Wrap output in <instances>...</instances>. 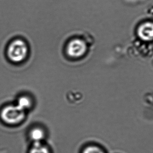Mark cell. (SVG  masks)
I'll return each instance as SVG.
<instances>
[{"mask_svg": "<svg viewBox=\"0 0 153 153\" xmlns=\"http://www.w3.org/2000/svg\"><path fill=\"white\" fill-rule=\"evenodd\" d=\"M29 136L33 143L43 142L45 137V133L42 128L35 127L31 130Z\"/></svg>", "mask_w": 153, "mask_h": 153, "instance_id": "5b68a950", "label": "cell"}, {"mask_svg": "<svg viewBox=\"0 0 153 153\" xmlns=\"http://www.w3.org/2000/svg\"><path fill=\"white\" fill-rule=\"evenodd\" d=\"M25 114L26 111L17 104L9 105L1 110L0 116L5 123L15 125L21 123L25 120Z\"/></svg>", "mask_w": 153, "mask_h": 153, "instance_id": "6da1fadb", "label": "cell"}, {"mask_svg": "<svg viewBox=\"0 0 153 153\" xmlns=\"http://www.w3.org/2000/svg\"><path fill=\"white\" fill-rule=\"evenodd\" d=\"M86 49L85 44L83 41L77 39L70 43L68 46V53L71 57H78L84 54Z\"/></svg>", "mask_w": 153, "mask_h": 153, "instance_id": "3957f363", "label": "cell"}, {"mask_svg": "<svg viewBox=\"0 0 153 153\" xmlns=\"http://www.w3.org/2000/svg\"><path fill=\"white\" fill-rule=\"evenodd\" d=\"M138 34L140 38L145 41L153 39V23L143 24L139 29Z\"/></svg>", "mask_w": 153, "mask_h": 153, "instance_id": "277c9868", "label": "cell"}, {"mask_svg": "<svg viewBox=\"0 0 153 153\" xmlns=\"http://www.w3.org/2000/svg\"><path fill=\"white\" fill-rule=\"evenodd\" d=\"M16 104L26 111L32 107L33 102L32 100L28 97L22 96L19 98Z\"/></svg>", "mask_w": 153, "mask_h": 153, "instance_id": "ba28073f", "label": "cell"}, {"mask_svg": "<svg viewBox=\"0 0 153 153\" xmlns=\"http://www.w3.org/2000/svg\"><path fill=\"white\" fill-rule=\"evenodd\" d=\"M29 153H51L49 147L43 142L33 143Z\"/></svg>", "mask_w": 153, "mask_h": 153, "instance_id": "8992f818", "label": "cell"}, {"mask_svg": "<svg viewBox=\"0 0 153 153\" xmlns=\"http://www.w3.org/2000/svg\"><path fill=\"white\" fill-rule=\"evenodd\" d=\"M81 153H106L101 146L95 144H89L83 147Z\"/></svg>", "mask_w": 153, "mask_h": 153, "instance_id": "52a82bcc", "label": "cell"}, {"mask_svg": "<svg viewBox=\"0 0 153 153\" xmlns=\"http://www.w3.org/2000/svg\"><path fill=\"white\" fill-rule=\"evenodd\" d=\"M27 53L26 44L20 40H16L9 46L8 54L10 59L14 62L23 61L25 58Z\"/></svg>", "mask_w": 153, "mask_h": 153, "instance_id": "7a4b0ae2", "label": "cell"}]
</instances>
